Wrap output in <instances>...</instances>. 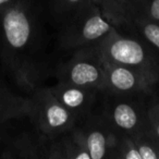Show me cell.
I'll return each mask as SVG.
<instances>
[{
	"instance_id": "11",
	"label": "cell",
	"mask_w": 159,
	"mask_h": 159,
	"mask_svg": "<svg viewBox=\"0 0 159 159\" xmlns=\"http://www.w3.org/2000/svg\"><path fill=\"white\" fill-rule=\"evenodd\" d=\"M29 108V96L14 93L0 70V124L26 118Z\"/></svg>"
},
{
	"instance_id": "20",
	"label": "cell",
	"mask_w": 159,
	"mask_h": 159,
	"mask_svg": "<svg viewBox=\"0 0 159 159\" xmlns=\"http://www.w3.org/2000/svg\"><path fill=\"white\" fill-rule=\"evenodd\" d=\"M18 1H20V0H0V14L11 6L16 5Z\"/></svg>"
},
{
	"instance_id": "1",
	"label": "cell",
	"mask_w": 159,
	"mask_h": 159,
	"mask_svg": "<svg viewBox=\"0 0 159 159\" xmlns=\"http://www.w3.org/2000/svg\"><path fill=\"white\" fill-rule=\"evenodd\" d=\"M46 16L43 0H20L0 14L1 68L26 95L51 73Z\"/></svg>"
},
{
	"instance_id": "9",
	"label": "cell",
	"mask_w": 159,
	"mask_h": 159,
	"mask_svg": "<svg viewBox=\"0 0 159 159\" xmlns=\"http://www.w3.org/2000/svg\"><path fill=\"white\" fill-rule=\"evenodd\" d=\"M49 89L66 109L79 118V120L99 107L102 94V92L98 89L79 86L62 81H58L49 86Z\"/></svg>"
},
{
	"instance_id": "21",
	"label": "cell",
	"mask_w": 159,
	"mask_h": 159,
	"mask_svg": "<svg viewBox=\"0 0 159 159\" xmlns=\"http://www.w3.org/2000/svg\"><path fill=\"white\" fill-rule=\"evenodd\" d=\"M2 144V134H1V131H0V146Z\"/></svg>"
},
{
	"instance_id": "16",
	"label": "cell",
	"mask_w": 159,
	"mask_h": 159,
	"mask_svg": "<svg viewBox=\"0 0 159 159\" xmlns=\"http://www.w3.org/2000/svg\"><path fill=\"white\" fill-rule=\"evenodd\" d=\"M142 159H159V139L149 128L132 135Z\"/></svg>"
},
{
	"instance_id": "4",
	"label": "cell",
	"mask_w": 159,
	"mask_h": 159,
	"mask_svg": "<svg viewBox=\"0 0 159 159\" xmlns=\"http://www.w3.org/2000/svg\"><path fill=\"white\" fill-rule=\"evenodd\" d=\"M27 119L40 136L55 139L70 131L79 118L53 96L49 86H39L29 95Z\"/></svg>"
},
{
	"instance_id": "3",
	"label": "cell",
	"mask_w": 159,
	"mask_h": 159,
	"mask_svg": "<svg viewBox=\"0 0 159 159\" xmlns=\"http://www.w3.org/2000/svg\"><path fill=\"white\" fill-rule=\"evenodd\" d=\"M116 29L120 27L109 20L97 6L89 1L57 26V45L64 51L97 46Z\"/></svg>"
},
{
	"instance_id": "12",
	"label": "cell",
	"mask_w": 159,
	"mask_h": 159,
	"mask_svg": "<svg viewBox=\"0 0 159 159\" xmlns=\"http://www.w3.org/2000/svg\"><path fill=\"white\" fill-rule=\"evenodd\" d=\"M89 1V0H47V16L55 26H59Z\"/></svg>"
},
{
	"instance_id": "6",
	"label": "cell",
	"mask_w": 159,
	"mask_h": 159,
	"mask_svg": "<svg viewBox=\"0 0 159 159\" xmlns=\"http://www.w3.org/2000/svg\"><path fill=\"white\" fill-rule=\"evenodd\" d=\"M57 81L104 92L106 89L104 60L97 46L73 50L68 60L52 69Z\"/></svg>"
},
{
	"instance_id": "5",
	"label": "cell",
	"mask_w": 159,
	"mask_h": 159,
	"mask_svg": "<svg viewBox=\"0 0 159 159\" xmlns=\"http://www.w3.org/2000/svg\"><path fill=\"white\" fill-rule=\"evenodd\" d=\"M145 96L120 95L102 92L99 109L102 117L118 134L133 135L147 128Z\"/></svg>"
},
{
	"instance_id": "19",
	"label": "cell",
	"mask_w": 159,
	"mask_h": 159,
	"mask_svg": "<svg viewBox=\"0 0 159 159\" xmlns=\"http://www.w3.org/2000/svg\"><path fill=\"white\" fill-rule=\"evenodd\" d=\"M147 123L148 128L159 139V100L148 102L147 106Z\"/></svg>"
},
{
	"instance_id": "13",
	"label": "cell",
	"mask_w": 159,
	"mask_h": 159,
	"mask_svg": "<svg viewBox=\"0 0 159 159\" xmlns=\"http://www.w3.org/2000/svg\"><path fill=\"white\" fill-rule=\"evenodd\" d=\"M126 9L128 26L137 19L159 23V0H126Z\"/></svg>"
},
{
	"instance_id": "18",
	"label": "cell",
	"mask_w": 159,
	"mask_h": 159,
	"mask_svg": "<svg viewBox=\"0 0 159 159\" xmlns=\"http://www.w3.org/2000/svg\"><path fill=\"white\" fill-rule=\"evenodd\" d=\"M117 159H142V156L134 143L132 135L119 134L117 148H116Z\"/></svg>"
},
{
	"instance_id": "2",
	"label": "cell",
	"mask_w": 159,
	"mask_h": 159,
	"mask_svg": "<svg viewBox=\"0 0 159 159\" xmlns=\"http://www.w3.org/2000/svg\"><path fill=\"white\" fill-rule=\"evenodd\" d=\"M97 47L105 62L132 69L155 84L159 82V55L139 35L123 34L116 29Z\"/></svg>"
},
{
	"instance_id": "10",
	"label": "cell",
	"mask_w": 159,
	"mask_h": 159,
	"mask_svg": "<svg viewBox=\"0 0 159 159\" xmlns=\"http://www.w3.org/2000/svg\"><path fill=\"white\" fill-rule=\"evenodd\" d=\"M45 137L35 130L24 131L13 136L2 148L0 158L3 159H40Z\"/></svg>"
},
{
	"instance_id": "14",
	"label": "cell",
	"mask_w": 159,
	"mask_h": 159,
	"mask_svg": "<svg viewBox=\"0 0 159 159\" xmlns=\"http://www.w3.org/2000/svg\"><path fill=\"white\" fill-rule=\"evenodd\" d=\"M60 139L66 159H91V155L75 125L60 136Z\"/></svg>"
},
{
	"instance_id": "15",
	"label": "cell",
	"mask_w": 159,
	"mask_h": 159,
	"mask_svg": "<svg viewBox=\"0 0 159 159\" xmlns=\"http://www.w3.org/2000/svg\"><path fill=\"white\" fill-rule=\"evenodd\" d=\"M89 2L97 6L118 27L124 29L128 26L126 0H89Z\"/></svg>"
},
{
	"instance_id": "7",
	"label": "cell",
	"mask_w": 159,
	"mask_h": 159,
	"mask_svg": "<svg viewBox=\"0 0 159 159\" xmlns=\"http://www.w3.org/2000/svg\"><path fill=\"white\" fill-rule=\"evenodd\" d=\"M75 126L84 141L91 159L116 158L119 134L105 120L99 107L80 119Z\"/></svg>"
},
{
	"instance_id": "17",
	"label": "cell",
	"mask_w": 159,
	"mask_h": 159,
	"mask_svg": "<svg viewBox=\"0 0 159 159\" xmlns=\"http://www.w3.org/2000/svg\"><path fill=\"white\" fill-rule=\"evenodd\" d=\"M128 27L134 29L137 35L145 39L159 55V23L145 19H137L132 21Z\"/></svg>"
},
{
	"instance_id": "8",
	"label": "cell",
	"mask_w": 159,
	"mask_h": 159,
	"mask_svg": "<svg viewBox=\"0 0 159 159\" xmlns=\"http://www.w3.org/2000/svg\"><path fill=\"white\" fill-rule=\"evenodd\" d=\"M104 66L106 74V89L104 92L135 96H150L154 92L156 84L141 73L105 61Z\"/></svg>"
}]
</instances>
